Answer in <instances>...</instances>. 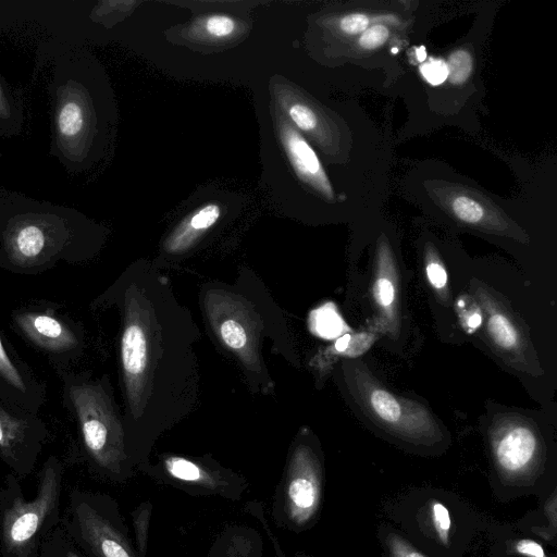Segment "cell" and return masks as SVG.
<instances>
[{"mask_svg":"<svg viewBox=\"0 0 557 557\" xmlns=\"http://www.w3.org/2000/svg\"><path fill=\"white\" fill-rule=\"evenodd\" d=\"M126 441L152 440L188 417L199 398L200 330L152 263L131 265L114 286Z\"/></svg>","mask_w":557,"mask_h":557,"instance_id":"1","label":"cell"},{"mask_svg":"<svg viewBox=\"0 0 557 557\" xmlns=\"http://www.w3.org/2000/svg\"><path fill=\"white\" fill-rule=\"evenodd\" d=\"M199 305L212 338L237 363L249 389L263 396L274 395L265 347L293 364L297 359L283 310L263 282L251 270L244 269L234 283H205Z\"/></svg>","mask_w":557,"mask_h":557,"instance_id":"2","label":"cell"},{"mask_svg":"<svg viewBox=\"0 0 557 557\" xmlns=\"http://www.w3.org/2000/svg\"><path fill=\"white\" fill-rule=\"evenodd\" d=\"M36 496L24 497L18 478L10 473L0 487L1 557H40L47 535L61 524L63 467L50 457L38 473Z\"/></svg>","mask_w":557,"mask_h":557,"instance_id":"3","label":"cell"},{"mask_svg":"<svg viewBox=\"0 0 557 557\" xmlns=\"http://www.w3.org/2000/svg\"><path fill=\"white\" fill-rule=\"evenodd\" d=\"M88 456L99 466L110 467L122 455L126 438L121 414L108 385L81 383L70 388Z\"/></svg>","mask_w":557,"mask_h":557,"instance_id":"4","label":"cell"},{"mask_svg":"<svg viewBox=\"0 0 557 557\" xmlns=\"http://www.w3.org/2000/svg\"><path fill=\"white\" fill-rule=\"evenodd\" d=\"M432 195L460 222L487 230H504L508 221L490 199L479 191L455 184H436Z\"/></svg>","mask_w":557,"mask_h":557,"instance_id":"5","label":"cell"},{"mask_svg":"<svg viewBox=\"0 0 557 557\" xmlns=\"http://www.w3.org/2000/svg\"><path fill=\"white\" fill-rule=\"evenodd\" d=\"M39 448V438L29 432L26 423L0 408V457L13 474L23 479L32 473Z\"/></svg>","mask_w":557,"mask_h":557,"instance_id":"6","label":"cell"},{"mask_svg":"<svg viewBox=\"0 0 557 557\" xmlns=\"http://www.w3.org/2000/svg\"><path fill=\"white\" fill-rule=\"evenodd\" d=\"M280 136L293 169L301 181L324 198L333 200L334 191L322 163L309 143L285 120L280 124Z\"/></svg>","mask_w":557,"mask_h":557,"instance_id":"7","label":"cell"},{"mask_svg":"<svg viewBox=\"0 0 557 557\" xmlns=\"http://www.w3.org/2000/svg\"><path fill=\"white\" fill-rule=\"evenodd\" d=\"M220 214V206L215 203L199 208L166 238L163 246L164 251L172 256L186 252L216 223Z\"/></svg>","mask_w":557,"mask_h":557,"instance_id":"8","label":"cell"},{"mask_svg":"<svg viewBox=\"0 0 557 557\" xmlns=\"http://www.w3.org/2000/svg\"><path fill=\"white\" fill-rule=\"evenodd\" d=\"M536 449V438L531 430L517 426L509 430L498 442L496 458L507 471L522 470L532 460Z\"/></svg>","mask_w":557,"mask_h":557,"instance_id":"9","label":"cell"},{"mask_svg":"<svg viewBox=\"0 0 557 557\" xmlns=\"http://www.w3.org/2000/svg\"><path fill=\"white\" fill-rule=\"evenodd\" d=\"M20 323L36 343L49 349H66L75 343V338L70 331L51 315L27 313L20 318Z\"/></svg>","mask_w":557,"mask_h":557,"instance_id":"10","label":"cell"},{"mask_svg":"<svg viewBox=\"0 0 557 557\" xmlns=\"http://www.w3.org/2000/svg\"><path fill=\"white\" fill-rule=\"evenodd\" d=\"M369 403L375 414L391 424H400L405 416L409 413L394 395L382 388L371 389Z\"/></svg>","mask_w":557,"mask_h":557,"instance_id":"11","label":"cell"},{"mask_svg":"<svg viewBox=\"0 0 557 557\" xmlns=\"http://www.w3.org/2000/svg\"><path fill=\"white\" fill-rule=\"evenodd\" d=\"M286 112L297 128L317 137L324 136V121L310 104L302 101H292L287 104Z\"/></svg>","mask_w":557,"mask_h":557,"instance_id":"12","label":"cell"},{"mask_svg":"<svg viewBox=\"0 0 557 557\" xmlns=\"http://www.w3.org/2000/svg\"><path fill=\"white\" fill-rule=\"evenodd\" d=\"M40 557H84L64 528L59 524L44 540Z\"/></svg>","mask_w":557,"mask_h":557,"instance_id":"13","label":"cell"},{"mask_svg":"<svg viewBox=\"0 0 557 557\" xmlns=\"http://www.w3.org/2000/svg\"><path fill=\"white\" fill-rule=\"evenodd\" d=\"M46 237L40 227L27 224L21 227L13 240V246L18 257L34 259L44 250Z\"/></svg>","mask_w":557,"mask_h":557,"instance_id":"14","label":"cell"},{"mask_svg":"<svg viewBox=\"0 0 557 557\" xmlns=\"http://www.w3.org/2000/svg\"><path fill=\"white\" fill-rule=\"evenodd\" d=\"M84 113L76 101L64 102L58 113V131L64 139L75 138L83 129Z\"/></svg>","mask_w":557,"mask_h":557,"instance_id":"15","label":"cell"},{"mask_svg":"<svg viewBox=\"0 0 557 557\" xmlns=\"http://www.w3.org/2000/svg\"><path fill=\"white\" fill-rule=\"evenodd\" d=\"M488 332L495 343L505 349L518 344V333L511 322L502 313H492L488 319Z\"/></svg>","mask_w":557,"mask_h":557,"instance_id":"16","label":"cell"},{"mask_svg":"<svg viewBox=\"0 0 557 557\" xmlns=\"http://www.w3.org/2000/svg\"><path fill=\"white\" fill-rule=\"evenodd\" d=\"M446 65L447 79L455 85H461L470 77L472 72L471 54L465 49L455 50L450 53Z\"/></svg>","mask_w":557,"mask_h":557,"instance_id":"17","label":"cell"},{"mask_svg":"<svg viewBox=\"0 0 557 557\" xmlns=\"http://www.w3.org/2000/svg\"><path fill=\"white\" fill-rule=\"evenodd\" d=\"M293 504L299 509H310L317 500V490L313 482L305 476L294 479L288 488Z\"/></svg>","mask_w":557,"mask_h":557,"instance_id":"18","label":"cell"},{"mask_svg":"<svg viewBox=\"0 0 557 557\" xmlns=\"http://www.w3.org/2000/svg\"><path fill=\"white\" fill-rule=\"evenodd\" d=\"M315 325L318 332L324 337H335L346 329L341 317L333 308L325 306L317 312Z\"/></svg>","mask_w":557,"mask_h":557,"instance_id":"19","label":"cell"},{"mask_svg":"<svg viewBox=\"0 0 557 557\" xmlns=\"http://www.w3.org/2000/svg\"><path fill=\"white\" fill-rule=\"evenodd\" d=\"M202 28L212 38H226L230 37L235 28V21L226 15H211L205 18Z\"/></svg>","mask_w":557,"mask_h":557,"instance_id":"20","label":"cell"},{"mask_svg":"<svg viewBox=\"0 0 557 557\" xmlns=\"http://www.w3.org/2000/svg\"><path fill=\"white\" fill-rule=\"evenodd\" d=\"M169 472L184 481H197L201 478L200 468L193 461L182 458L172 457L165 461Z\"/></svg>","mask_w":557,"mask_h":557,"instance_id":"21","label":"cell"},{"mask_svg":"<svg viewBox=\"0 0 557 557\" xmlns=\"http://www.w3.org/2000/svg\"><path fill=\"white\" fill-rule=\"evenodd\" d=\"M389 37V30L382 24L369 26L359 37L358 44L366 50H374L383 46Z\"/></svg>","mask_w":557,"mask_h":557,"instance_id":"22","label":"cell"},{"mask_svg":"<svg viewBox=\"0 0 557 557\" xmlns=\"http://www.w3.org/2000/svg\"><path fill=\"white\" fill-rule=\"evenodd\" d=\"M420 73L431 85H441L448 77L446 62L441 59H430L420 66Z\"/></svg>","mask_w":557,"mask_h":557,"instance_id":"23","label":"cell"},{"mask_svg":"<svg viewBox=\"0 0 557 557\" xmlns=\"http://www.w3.org/2000/svg\"><path fill=\"white\" fill-rule=\"evenodd\" d=\"M458 314L462 327L468 333H473L482 322L480 309L472 302L467 304L465 300H458Z\"/></svg>","mask_w":557,"mask_h":557,"instance_id":"24","label":"cell"},{"mask_svg":"<svg viewBox=\"0 0 557 557\" xmlns=\"http://www.w3.org/2000/svg\"><path fill=\"white\" fill-rule=\"evenodd\" d=\"M0 374L13 387L18 388L22 392L25 391V386L22 381V377H21L18 371L16 370V368L12 364L7 351L4 350L1 338H0Z\"/></svg>","mask_w":557,"mask_h":557,"instance_id":"25","label":"cell"},{"mask_svg":"<svg viewBox=\"0 0 557 557\" xmlns=\"http://www.w3.org/2000/svg\"><path fill=\"white\" fill-rule=\"evenodd\" d=\"M370 26V17L363 13H351L339 21V28L348 35L362 34Z\"/></svg>","mask_w":557,"mask_h":557,"instance_id":"26","label":"cell"},{"mask_svg":"<svg viewBox=\"0 0 557 557\" xmlns=\"http://www.w3.org/2000/svg\"><path fill=\"white\" fill-rule=\"evenodd\" d=\"M374 297L380 306L388 309L395 300V287L391 280L381 276L374 285Z\"/></svg>","mask_w":557,"mask_h":557,"instance_id":"27","label":"cell"},{"mask_svg":"<svg viewBox=\"0 0 557 557\" xmlns=\"http://www.w3.org/2000/svg\"><path fill=\"white\" fill-rule=\"evenodd\" d=\"M433 522L437 530L438 535L443 541L447 540L450 529L449 512L441 503H434L432 507Z\"/></svg>","mask_w":557,"mask_h":557,"instance_id":"28","label":"cell"},{"mask_svg":"<svg viewBox=\"0 0 557 557\" xmlns=\"http://www.w3.org/2000/svg\"><path fill=\"white\" fill-rule=\"evenodd\" d=\"M426 275L434 288L442 289L447 283V274L441 263L431 261L426 265Z\"/></svg>","mask_w":557,"mask_h":557,"instance_id":"29","label":"cell"},{"mask_svg":"<svg viewBox=\"0 0 557 557\" xmlns=\"http://www.w3.org/2000/svg\"><path fill=\"white\" fill-rule=\"evenodd\" d=\"M516 549L523 555L531 557H544L543 547L534 541L521 540L517 543Z\"/></svg>","mask_w":557,"mask_h":557,"instance_id":"30","label":"cell"},{"mask_svg":"<svg viewBox=\"0 0 557 557\" xmlns=\"http://www.w3.org/2000/svg\"><path fill=\"white\" fill-rule=\"evenodd\" d=\"M394 557H425L421 553L414 550L413 548L405 545L399 541H394Z\"/></svg>","mask_w":557,"mask_h":557,"instance_id":"31","label":"cell"},{"mask_svg":"<svg viewBox=\"0 0 557 557\" xmlns=\"http://www.w3.org/2000/svg\"><path fill=\"white\" fill-rule=\"evenodd\" d=\"M350 341H351V335L344 334L342 337H339L336 341L334 348L339 352H344L347 350Z\"/></svg>","mask_w":557,"mask_h":557,"instance_id":"32","label":"cell"},{"mask_svg":"<svg viewBox=\"0 0 557 557\" xmlns=\"http://www.w3.org/2000/svg\"><path fill=\"white\" fill-rule=\"evenodd\" d=\"M417 57H418V60H419V61H424V60H425V58H426V52H425V50H424V48H423V47H421V48L419 49V51H417Z\"/></svg>","mask_w":557,"mask_h":557,"instance_id":"33","label":"cell"}]
</instances>
